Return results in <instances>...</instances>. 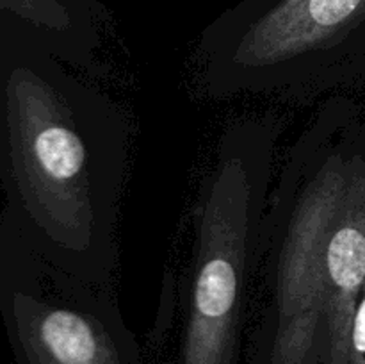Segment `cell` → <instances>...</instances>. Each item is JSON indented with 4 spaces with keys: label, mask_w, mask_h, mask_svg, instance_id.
Returning <instances> with one entry per match:
<instances>
[{
    "label": "cell",
    "mask_w": 365,
    "mask_h": 364,
    "mask_svg": "<svg viewBox=\"0 0 365 364\" xmlns=\"http://www.w3.org/2000/svg\"><path fill=\"white\" fill-rule=\"evenodd\" d=\"M0 152L29 245L110 288L130 152L116 100L56 57L13 61L0 84Z\"/></svg>",
    "instance_id": "1"
},
{
    "label": "cell",
    "mask_w": 365,
    "mask_h": 364,
    "mask_svg": "<svg viewBox=\"0 0 365 364\" xmlns=\"http://www.w3.org/2000/svg\"><path fill=\"white\" fill-rule=\"evenodd\" d=\"M0 14L41 54L88 71L95 70L110 25V13L100 0H0Z\"/></svg>",
    "instance_id": "7"
},
{
    "label": "cell",
    "mask_w": 365,
    "mask_h": 364,
    "mask_svg": "<svg viewBox=\"0 0 365 364\" xmlns=\"http://www.w3.org/2000/svg\"><path fill=\"white\" fill-rule=\"evenodd\" d=\"M328 323L323 364H344L365 284V131L360 128L327 248Z\"/></svg>",
    "instance_id": "6"
},
{
    "label": "cell",
    "mask_w": 365,
    "mask_h": 364,
    "mask_svg": "<svg viewBox=\"0 0 365 364\" xmlns=\"http://www.w3.org/2000/svg\"><path fill=\"white\" fill-rule=\"evenodd\" d=\"M344 364H365V284L353 316Z\"/></svg>",
    "instance_id": "8"
},
{
    "label": "cell",
    "mask_w": 365,
    "mask_h": 364,
    "mask_svg": "<svg viewBox=\"0 0 365 364\" xmlns=\"http://www.w3.org/2000/svg\"><path fill=\"white\" fill-rule=\"evenodd\" d=\"M2 288L20 364H146L110 288L89 284L21 245Z\"/></svg>",
    "instance_id": "5"
},
{
    "label": "cell",
    "mask_w": 365,
    "mask_h": 364,
    "mask_svg": "<svg viewBox=\"0 0 365 364\" xmlns=\"http://www.w3.org/2000/svg\"><path fill=\"white\" fill-rule=\"evenodd\" d=\"M360 128L351 102L330 98L287 150L264 220L246 364L324 363L328 236Z\"/></svg>",
    "instance_id": "2"
},
{
    "label": "cell",
    "mask_w": 365,
    "mask_h": 364,
    "mask_svg": "<svg viewBox=\"0 0 365 364\" xmlns=\"http://www.w3.org/2000/svg\"><path fill=\"white\" fill-rule=\"evenodd\" d=\"M195 82L209 98H307L365 68V0H239L200 34Z\"/></svg>",
    "instance_id": "4"
},
{
    "label": "cell",
    "mask_w": 365,
    "mask_h": 364,
    "mask_svg": "<svg viewBox=\"0 0 365 364\" xmlns=\"http://www.w3.org/2000/svg\"><path fill=\"white\" fill-rule=\"evenodd\" d=\"M280 121H230L196 198L191 273L175 359L163 364H239L250 289L259 266L274 182Z\"/></svg>",
    "instance_id": "3"
}]
</instances>
